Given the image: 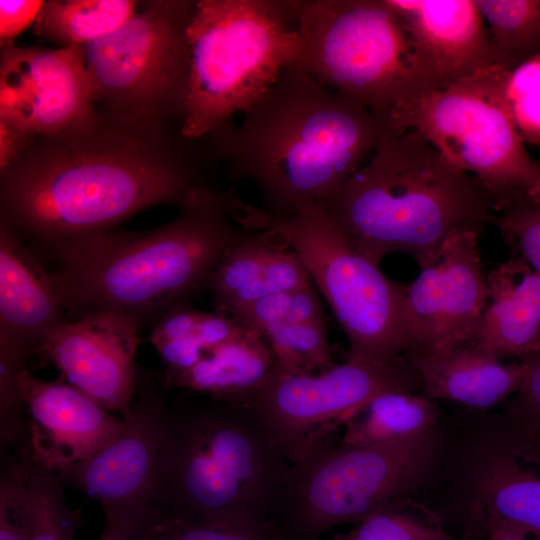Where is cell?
Wrapping results in <instances>:
<instances>
[{
	"label": "cell",
	"mask_w": 540,
	"mask_h": 540,
	"mask_svg": "<svg viewBox=\"0 0 540 540\" xmlns=\"http://www.w3.org/2000/svg\"><path fill=\"white\" fill-rule=\"evenodd\" d=\"M204 138L94 107L64 129L31 136L0 170V222L54 251L150 206L179 208L210 186L204 167L217 160Z\"/></svg>",
	"instance_id": "obj_1"
},
{
	"label": "cell",
	"mask_w": 540,
	"mask_h": 540,
	"mask_svg": "<svg viewBox=\"0 0 540 540\" xmlns=\"http://www.w3.org/2000/svg\"><path fill=\"white\" fill-rule=\"evenodd\" d=\"M265 226L263 210L208 186L156 228L110 231L60 246L53 251L60 266L52 275L75 320L114 309L142 322L208 288L224 256Z\"/></svg>",
	"instance_id": "obj_2"
},
{
	"label": "cell",
	"mask_w": 540,
	"mask_h": 540,
	"mask_svg": "<svg viewBox=\"0 0 540 540\" xmlns=\"http://www.w3.org/2000/svg\"><path fill=\"white\" fill-rule=\"evenodd\" d=\"M243 115L239 126L212 133L216 157L230 178L257 187L274 219L293 216L304 202L325 203L370 159L383 132L369 108L298 62Z\"/></svg>",
	"instance_id": "obj_3"
},
{
	"label": "cell",
	"mask_w": 540,
	"mask_h": 540,
	"mask_svg": "<svg viewBox=\"0 0 540 540\" xmlns=\"http://www.w3.org/2000/svg\"><path fill=\"white\" fill-rule=\"evenodd\" d=\"M322 205L376 266L404 253L423 268L450 237L479 234L495 213L479 181L414 129L383 130L370 159Z\"/></svg>",
	"instance_id": "obj_4"
},
{
	"label": "cell",
	"mask_w": 540,
	"mask_h": 540,
	"mask_svg": "<svg viewBox=\"0 0 540 540\" xmlns=\"http://www.w3.org/2000/svg\"><path fill=\"white\" fill-rule=\"evenodd\" d=\"M191 394L169 403L161 516L276 524L291 462L249 406Z\"/></svg>",
	"instance_id": "obj_5"
},
{
	"label": "cell",
	"mask_w": 540,
	"mask_h": 540,
	"mask_svg": "<svg viewBox=\"0 0 540 540\" xmlns=\"http://www.w3.org/2000/svg\"><path fill=\"white\" fill-rule=\"evenodd\" d=\"M303 0H198L188 29L190 71L182 133L198 139L231 124L300 61Z\"/></svg>",
	"instance_id": "obj_6"
},
{
	"label": "cell",
	"mask_w": 540,
	"mask_h": 540,
	"mask_svg": "<svg viewBox=\"0 0 540 540\" xmlns=\"http://www.w3.org/2000/svg\"><path fill=\"white\" fill-rule=\"evenodd\" d=\"M299 63L330 90L364 104L396 132L432 88L406 27L386 0H303Z\"/></svg>",
	"instance_id": "obj_7"
},
{
	"label": "cell",
	"mask_w": 540,
	"mask_h": 540,
	"mask_svg": "<svg viewBox=\"0 0 540 540\" xmlns=\"http://www.w3.org/2000/svg\"><path fill=\"white\" fill-rule=\"evenodd\" d=\"M433 429L410 437L348 444L329 441L290 466L277 526L286 540H321L406 498L433 461Z\"/></svg>",
	"instance_id": "obj_8"
},
{
	"label": "cell",
	"mask_w": 540,
	"mask_h": 540,
	"mask_svg": "<svg viewBox=\"0 0 540 540\" xmlns=\"http://www.w3.org/2000/svg\"><path fill=\"white\" fill-rule=\"evenodd\" d=\"M508 71L491 66L410 106L397 133H421L456 168L475 177L498 213L531 201L540 164L527 153L505 97Z\"/></svg>",
	"instance_id": "obj_9"
},
{
	"label": "cell",
	"mask_w": 540,
	"mask_h": 540,
	"mask_svg": "<svg viewBox=\"0 0 540 540\" xmlns=\"http://www.w3.org/2000/svg\"><path fill=\"white\" fill-rule=\"evenodd\" d=\"M196 1L153 0L124 25L75 46L95 107L183 127Z\"/></svg>",
	"instance_id": "obj_10"
},
{
	"label": "cell",
	"mask_w": 540,
	"mask_h": 540,
	"mask_svg": "<svg viewBox=\"0 0 540 540\" xmlns=\"http://www.w3.org/2000/svg\"><path fill=\"white\" fill-rule=\"evenodd\" d=\"M273 229L304 263L349 342L348 360L391 363L409 350L405 285L387 279L352 246L322 204L304 202Z\"/></svg>",
	"instance_id": "obj_11"
},
{
	"label": "cell",
	"mask_w": 540,
	"mask_h": 540,
	"mask_svg": "<svg viewBox=\"0 0 540 540\" xmlns=\"http://www.w3.org/2000/svg\"><path fill=\"white\" fill-rule=\"evenodd\" d=\"M169 403L137 373L122 432L95 454L59 475L101 505L105 521L132 540H146L162 514Z\"/></svg>",
	"instance_id": "obj_12"
},
{
	"label": "cell",
	"mask_w": 540,
	"mask_h": 540,
	"mask_svg": "<svg viewBox=\"0 0 540 540\" xmlns=\"http://www.w3.org/2000/svg\"><path fill=\"white\" fill-rule=\"evenodd\" d=\"M421 388L419 374L404 356L382 364L348 360L315 374H290L277 367L246 406L292 464L332 441L333 432L375 396Z\"/></svg>",
	"instance_id": "obj_13"
},
{
	"label": "cell",
	"mask_w": 540,
	"mask_h": 540,
	"mask_svg": "<svg viewBox=\"0 0 540 540\" xmlns=\"http://www.w3.org/2000/svg\"><path fill=\"white\" fill-rule=\"evenodd\" d=\"M478 237L475 232L450 237L405 285L407 352L440 353L474 342L486 302Z\"/></svg>",
	"instance_id": "obj_14"
},
{
	"label": "cell",
	"mask_w": 540,
	"mask_h": 540,
	"mask_svg": "<svg viewBox=\"0 0 540 540\" xmlns=\"http://www.w3.org/2000/svg\"><path fill=\"white\" fill-rule=\"evenodd\" d=\"M94 107L75 47L1 48L0 123L28 137L45 135L78 122Z\"/></svg>",
	"instance_id": "obj_15"
},
{
	"label": "cell",
	"mask_w": 540,
	"mask_h": 540,
	"mask_svg": "<svg viewBox=\"0 0 540 540\" xmlns=\"http://www.w3.org/2000/svg\"><path fill=\"white\" fill-rule=\"evenodd\" d=\"M140 325L137 317L120 310L91 312L51 330L38 352L67 383L122 418L136 388Z\"/></svg>",
	"instance_id": "obj_16"
},
{
	"label": "cell",
	"mask_w": 540,
	"mask_h": 540,
	"mask_svg": "<svg viewBox=\"0 0 540 540\" xmlns=\"http://www.w3.org/2000/svg\"><path fill=\"white\" fill-rule=\"evenodd\" d=\"M25 408L23 448L38 464L58 476L114 440L124 421L65 380L19 375Z\"/></svg>",
	"instance_id": "obj_17"
},
{
	"label": "cell",
	"mask_w": 540,
	"mask_h": 540,
	"mask_svg": "<svg viewBox=\"0 0 540 540\" xmlns=\"http://www.w3.org/2000/svg\"><path fill=\"white\" fill-rule=\"evenodd\" d=\"M402 19L432 88L442 89L495 66L475 0H386Z\"/></svg>",
	"instance_id": "obj_18"
},
{
	"label": "cell",
	"mask_w": 540,
	"mask_h": 540,
	"mask_svg": "<svg viewBox=\"0 0 540 540\" xmlns=\"http://www.w3.org/2000/svg\"><path fill=\"white\" fill-rule=\"evenodd\" d=\"M66 321L52 273L0 222V339L31 355Z\"/></svg>",
	"instance_id": "obj_19"
},
{
	"label": "cell",
	"mask_w": 540,
	"mask_h": 540,
	"mask_svg": "<svg viewBox=\"0 0 540 540\" xmlns=\"http://www.w3.org/2000/svg\"><path fill=\"white\" fill-rule=\"evenodd\" d=\"M498 359L540 350V274L513 255L486 275V302L471 344Z\"/></svg>",
	"instance_id": "obj_20"
},
{
	"label": "cell",
	"mask_w": 540,
	"mask_h": 540,
	"mask_svg": "<svg viewBox=\"0 0 540 540\" xmlns=\"http://www.w3.org/2000/svg\"><path fill=\"white\" fill-rule=\"evenodd\" d=\"M311 283L298 254L268 228L255 232L224 256L208 289L215 312L230 316L261 298Z\"/></svg>",
	"instance_id": "obj_21"
},
{
	"label": "cell",
	"mask_w": 540,
	"mask_h": 540,
	"mask_svg": "<svg viewBox=\"0 0 540 540\" xmlns=\"http://www.w3.org/2000/svg\"><path fill=\"white\" fill-rule=\"evenodd\" d=\"M422 381V396L449 399L477 409H488L516 392L523 376L520 363L500 359L465 345L440 353L403 354Z\"/></svg>",
	"instance_id": "obj_22"
},
{
	"label": "cell",
	"mask_w": 540,
	"mask_h": 540,
	"mask_svg": "<svg viewBox=\"0 0 540 540\" xmlns=\"http://www.w3.org/2000/svg\"><path fill=\"white\" fill-rule=\"evenodd\" d=\"M276 368L275 357L265 340L257 332L244 327L233 338L210 349L190 369L164 378L163 384L188 393L246 405Z\"/></svg>",
	"instance_id": "obj_23"
},
{
	"label": "cell",
	"mask_w": 540,
	"mask_h": 540,
	"mask_svg": "<svg viewBox=\"0 0 540 540\" xmlns=\"http://www.w3.org/2000/svg\"><path fill=\"white\" fill-rule=\"evenodd\" d=\"M0 484L11 496L25 540H75L81 511L67 503L57 474L20 451L2 472Z\"/></svg>",
	"instance_id": "obj_24"
},
{
	"label": "cell",
	"mask_w": 540,
	"mask_h": 540,
	"mask_svg": "<svg viewBox=\"0 0 540 540\" xmlns=\"http://www.w3.org/2000/svg\"><path fill=\"white\" fill-rule=\"evenodd\" d=\"M476 508L540 537V457L525 443L497 450L479 478Z\"/></svg>",
	"instance_id": "obj_25"
},
{
	"label": "cell",
	"mask_w": 540,
	"mask_h": 540,
	"mask_svg": "<svg viewBox=\"0 0 540 540\" xmlns=\"http://www.w3.org/2000/svg\"><path fill=\"white\" fill-rule=\"evenodd\" d=\"M437 417L434 400L410 392H386L345 420L340 441L363 444L415 436L433 429Z\"/></svg>",
	"instance_id": "obj_26"
},
{
	"label": "cell",
	"mask_w": 540,
	"mask_h": 540,
	"mask_svg": "<svg viewBox=\"0 0 540 540\" xmlns=\"http://www.w3.org/2000/svg\"><path fill=\"white\" fill-rule=\"evenodd\" d=\"M133 0H46L34 22V32L60 48L103 38L136 13Z\"/></svg>",
	"instance_id": "obj_27"
},
{
	"label": "cell",
	"mask_w": 540,
	"mask_h": 540,
	"mask_svg": "<svg viewBox=\"0 0 540 540\" xmlns=\"http://www.w3.org/2000/svg\"><path fill=\"white\" fill-rule=\"evenodd\" d=\"M488 24L495 66L508 72L540 56V0H475Z\"/></svg>",
	"instance_id": "obj_28"
},
{
	"label": "cell",
	"mask_w": 540,
	"mask_h": 540,
	"mask_svg": "<svg viewBox=\"0 0 540 540\" xmlns=\"http://www.w3.org/2000/svg\"><path fill=\"white\" fill-rule=\"evenodd\" d=\"M331 540H455L439 517L410 497L400 499Z\"/></svg>",
	"instance_id": "obj_29"
},
{
	"label": "cell",
	"mask_w": 540,
	"mask_h": 540,
	"mask_svg": "<svg viewBox=\"0 0 540 540\" xmlns=\"http://www.w3.org/2000/svg\"><path fill=\"white\" fill-rule=\"evenodd\" d=\"M271 349L279 370L315 374L335 363L327 339L326 322L279 323L260 333Z\"/></svg>",
	"instance_id": "obj_30"
},
{
	"label": "cell",
	"mask_w": 540,
	"mask_h": 540,
	"mask_svg": "<svg viewBox=\"0 0 540 540\" xmlns=\"http://www.w3.org/2000/svg\"><path fill=\"white\" fill-rule=\"evenodd\" d=\"M229 317L258 334L279 323L326 322L313 283L261 298L238 309Z\"/></svg>",
	"instance_id": "obj_31"
},
{
	"label": "cell",
	"mask_w": 540,
	"mask_h": 540,
	"mask_svg": "<svg viewBox=\"0 0 540 540\" xmlns=\"http://www.w3.org/2000/svg\"><path fill=\"white\" fill-rule=\"evenodd\" d=\"M505 97L525 142L540 143V56L508 72Z\"/></svg>",
	"instance_id": "obj_32"
},
{
	"label": "cell",
	"mask_w": 540,
	"mask_h": 540,
	"mask_svg": "<svg viewBox=\"0 0 540 540\" xmlns=\"http://www.w3.org/2000/svg\"><path fill=\"white\" fill-rule=\"evenodd\" d=\"M146 540H286L277 524L216 526L161 516Z\"/></svg>",
	"instance_id": "obj_33"
},
{
	"label": "cell",
	"mask_w": 540,
	"mask_h": 540,
	"mask_svg": "<svg viewBox=\"0 0 540 540\" xmlns=\"http://www.w3.org/2000/svg\"><path fill=\"white\" fill-rule=\"evenodd\" d=\"M493 223L512 248L540 274V205L525 201L494 214Z\"/></svg>",
	"instance_id": "obj_34"
},
{
	"label": "cell",
	"mask_w": 540,
	"mask_h": 540,
	"mask_svg": "<svg viewBox=\"0 0 540 540\" xmlns=\"http://www.w3.org/2000/svg\"><path fill=\"white\" fill-rule=\"evenodd\" d=\"M523 376L509 415L518 439L540 433V350L521 360Z\"/></svg>",
	"instance_id": "obj_35"
},
{
	"label": "cell",
	"mask_w": 540,
	"mask_h": 540,
	"mask_svg": "<svg viewBox=\"0 0 540 540\" xmlns=\"http://www.w3.org/2000/svg\"><path fill=\"white\" fill-rule=\"evenodd\" d=\"M42 4L43 1L39 0L0 1L1 48L14 44V39L35 22Z\"/></svg>",
	"instance_id": "obj_36"
},
{
	"label": "cell",
	"mask_w": 540,
	"mask_h": 540,
	"mask_svg": "<svg viewBox=\"0 0 540 540\" xmlns=\"http://www.w3.org/2000/svg\"><path fill=\"white\" fill-rule=\"evenodd\" d=\"M0 540H25L23 526L7 489L0 485Z\"/></svg>",
	"instance_id": "obj_37"
},
{
	"label": "cell",
	"mask_w": 540,
	"mask_h": 540,
	"mask_svg": "<svg viewBox=\"0 0 540 540\" xmlns=\"http://www.w3.org/2000/svg\"><path fill=\"white\" fill-rule=\"evenodd\" d=\"M99 540H132L122 530L113 524L104 521Z\"/></svg>",
	"instance_id": "obj_38"
},
{
	"label": "cell",
	"mask_w": 540,
	"mask_h": 540,
	"mask_svg": "<svg viewBox=\"0 0 540 540\" xmlns=\"http://www.w3.org/2000/svg\"><path fill=\"white\" fill-rule=\"evenodd\" d=\"M475 522L466 531L460 540H483L484 532L479 520L474 516Z\"/></svg>",
	"instance_id": "obj_39"
},
{
	"label": "cell",
	"mask_w": 540,
	"mask_h": 540,
	"mask_svg": "<svg viewBox=\"0 0 540 540\" xmlns=\"http://www.w3.org/2000/svg\"><path fill=\"white\" fill-rule=\"evenodd\" d=\"M519 440L524 442L529 448H531L540 457V433L528 439H519Z\"/></svg>",
	"instance_id": "obj_40"
},
{
	"label": "cell",
	"mask_w": 540,
	"mask_h": 540,
	"mask_svg": "<svg viewBox=\"0 0 540 540\" xmlns=\"http://www.w3.org/2000/svg\"><path fill=\"white\" fill-rule=\"evenodd\" d=\"M530 202H533V203H536V204L540 205V187H539L537 193L535 194V196L533 197V199Z\"/></svg>",
	"instance_id": "obj_41"
},
{
	"label": "cell",
	"mask_w": 540,
	"mask_h": 540,
	"mask_svg": "<svg viewBox=\"0 0 540 540\" xmlns=\"http://www.w3.org/2000/svg\"><path fill=\"white\" fill-rule=\"evenodd\" d=\"M529 540H540V537L534 534H531Z\"/></svg>",
	"instance_id": "obj_42"
}]
</instances>
